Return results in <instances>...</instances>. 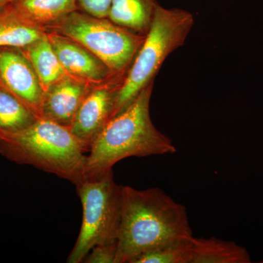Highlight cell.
I'll return each mask as SVG.
<instances>
[{
  "label": "cell",
  "mask_w": 263,
  "mask_h": 263,
  "mask_svg": "<svg viewBox=\"0 0 263 263\" xmlns=\"http://www.w3.org/2000/svg\"><path fill=\"white\" fill-rule=\"evenodd\" d=\"M193 237L186 208L162 190L122 186L116 263H130L148 251Z\"/></svg>",
  "instance_id": "1"
},
{
  "label": "cell",
  "mask_w": 263,
  "mask_h": 263,
  "mask_svg": "<svg viewBox=\"0 0 263 263\" xmlns=\"http://www.w3.org/2000/svg\"><path fill=\"white\" fill-rule=\"evenodd\" d=\"M154 81L141 90L122 111L111 118L86 156L85 179L112 172L114 164L130 157L174 154L173 142L156 128L150 117Z\"/></svg>",
  "instance_id": "2"
},
{
  "label": "cell",
  "mask_w": 263,
  "mask_h": 263,
  "mask_svg": "<svg viewBox=\"0 0 263 263\" xmlns=\"http://www.w3.org/2000/svg\"><path fill=\"white\" fill-rule=\"evenodd\" d=\"M85 153L70 128L43 118L18 134L0 139V154L5 158L55 174L75 186L85 179Z\"/></svg>",
  "instance_id": "3"
},
{
  "label": "cell",
  "mask_w": 263,
  "mask_h": 263,
  "mask_svg": "<svg viewBox=\"0 0 263 263\" xmlns=\"http://www.w3.org/2000/svg\"><path fill=\"white\" fill-rule=\"evenodd\" d=\"M195 24L193 15L158 5L141 48L119 89L112 117L122 111L143 88L155 80L167 57L184 44Z\"/></svg>",
  "instance_id": "4"
},
{
  "label": "cell",
  "mask_w": 263,
  "mask_h": 263,
  "mask_svg": "<svg viewBox=\"0 0 263 263\" xmlns=\"http://www.w3.org/2000/svg\"><path fill=\"white\" fill-rule=\"evenodd\" d=\"M83 208L80 233L67 262H84L95 246L117 240L122 205V186L114 181L113 171L76 185Z\"/></svg>",
  "instance_id": "5"
},
{
  "label": "cell",
  "mask_w": 263,
  "mask_h": 263,
  "mask_svg": "<svg viewBox=\"0 0 263 263\" xmlns=\"http://www.w3.org/2000/svg\"><path fill=\"white\" fill-rule=\"evenodd\" d=\"M46 31L77 41L117 73L127 72L145 38L108 18H98L82 10L72 12Z\"/></svg>",
  "instance_id": "6"
},
{
  "label": "cell",
  "mask_w": 263,
  "mask_h": 263,
  "mask_svg": "<svg viewBox=\"0 0 263 263\" xmlns=\"http://www.w3.org/2000/svg\"><path fill=\"white\" fill-rule=\"evenodd\" d=\"M126 73L118 72L95 85L81 103L70 129L85 152H89L111 119Z\"/></svg>",
  "instance_id": "7"
},
{
  "label": "cell",
  "mask_w": 263,
  "mask_h": 263,
  "mask_svg": "<svg viewBox=\"0 0 263 263\" xmlns=\"http://www.w3.org/2000/svg\"><path fill=\"white\" fill-rule=\"evenodd\" d=\"M0 86L41 117L44 89L22 48H0Z\"/></svg>",
  "instance_id": "8"
},
{
  "label": "cell",
  "mask_w": 263,
  "mask_h": 263,
  "mask_svg": "<svg viewBox=\"0 0 263 263\" xmlns=\"http://www.w3.org/2000/svg\"><path fill=\"white\" fill-rule=\"evenodd\" d=\"M46 32L53 51L67 76L95 86L117 73L94 53L72 38L55 32Z\"/></svg>",
  "instance_id": "9"
},
{
  "label": "cell",
  "mask_w": 263,
  "mask_h": 263,
  "mask_svg": "<svg viewBox=\"0 0 263 263\" xmlns=\"http://www.w3.org/2000/svg\"><path fill=\"white\" fill-rule=\"evenodd\" d=\"M93 86L67 76L45 91L41 118L70 128Z\"/></svg>",
  "instance_id": "10"
},
{
  "label": "cell",
  "mask_w": 263,
  "mask_h": 263,
  "mask_svg": "<svg viewBox=\"0 0 263 263\" xmlns=\"http://www.w3.org/2000/svg\"><path fill=\"white\" fill-rule=\"evenodd\" d=\"M159 5L157 0H111L108 18L132 32L146 36Z\"/></svg>",
  "instance_id": "11"
},
{
  "label": "cell",
  "mask_w": 263,
  "mask_h": 263,
  "mask_svg": "<svg viewBox=\"0 0 263 263\" xmlns=\"http://www.w3.org/2000/svg\"><path fill=\"white\" fill-rule=\"evenodd\" d=\"M46 33V29L21 15L11 3L0 8V48H23Z\"/></svg>",
  "instance_id": "12"
},
{
  "label": "cell",
  "mask_w": 263,
  "mask_h": 263,
  "mask_svg": "<svg viewBox=\"0 0 263 263\" xmlns=\"http://www.w3.org/2000/svg\"><path fill=\"white\" fill-rule=\"evenodd\" d=\"M22 50L32 64L44 91L67 76L53 51L47 32Z\"/></svg>",
  "instance_id": "13"
},
{
  "label": "cell",
  "mask_w": 263,
  "mask_h": 263,
  "mask_svg": "<svg viewBox=\"0 0 263 263\" xmlns=\"http://www.w3.org/2000/svg\"><path fill=\"white\" fill-rule=\"evenodd\" d=\"M15 10L33 24L46 29L76 10V0H13Z\"/></svg>",
  "instance_id": "14"
},
{
  "label": "cell",
  "mask_w": 263,
  "mask_h": 263,
  "mask_svg": "<svg viewBox=\"0 0 263 263\" xmlns=\"http://www.w3.org/2000/svg\"><path fill=\"white\" fill-rule=\"evenodd\" d=\"M191 263H249L247 249L234 242L212 238H192Z\"/></svg>",
  "instance_id": "15"
},
{
  "label": "cell",
  "mask_w": 263,
  "mask_h": 263,
  "mask_svg": "<svg viewBox=\"0 0 263 263\" xmlns=\"http://www.w3.org/2000/svg\"><path fill=\"white\" fill-rule=\"evenodd\" d=\"M40 118L18 98L0 86V139L22 133Z\"/></svg>",
  "instance_id": "16"
},
{
  "label": "cell",
  "mask_w": 263,
  "mask_h": 263,
  "mask_svg": "<svg viewBox=\"0 0 263 263\" xmlns=\"http://www.w3.org/2000/svg\"><path fill=\"white\" fill-rule=\"evenodd\" d=\"M192 238L170 242L140 254L130 263H191Z\"/></svg>",
  "instance_id": "17"
},
{
  "label": "cell",
  "mask_w": 263,
  "mask_h": 263,
  "mask_svg": "<svg viewBox=\"0 0 263 263\" xmlns=\"http://www.w3.org/2000/svg\"><path fill=\"white\" fill-rule=\"evenodd\" d=\"M117 240L95 246L85 257L86 263H116Z\"/></svg>",
  "instance_id": "18"
},
{
  "label": "cell",
  "mask_w": 263,
  "mask_h": 263,
  "mask_svg": "<svg viewBox=\"0 0 263 263\" xmlns=\"http://www.w3.org/2000/svg\"><path fill=\"white\" fill-rule=\"evenodd\" d=\"M80 10L98 18H108L111 0H76Z\"/></svg>",
  "instance_id": "19"
},
{
  "label": "cell",
  "mask_w": 263,
  "mask_h": 263,
  "mask_svg": "<svg viewBox=\"0 0 263 263\" xmlns=\"http://www.w3.org/2000/svg\"><path fill=\"white\" fill-rule=\"evenodd\" d=\"M12 1H13V0H0V8L12 3Z\"/></svg>",
  "instance_id": "20"
},
{
  "label": "cell",
  "mask_w": 263,
  "mask_h": 263,
  "mask_svg": "<svg viewBox=\"0 0 263 263\" xmlns=\"http://www.w3.org/2000/svg\"><path fill=\"white\" fill-rule=\"evenodd\" d=\"M263 263V262H262Z\"/></svg>",
  "instance_id": "21"
}]
</instances>
